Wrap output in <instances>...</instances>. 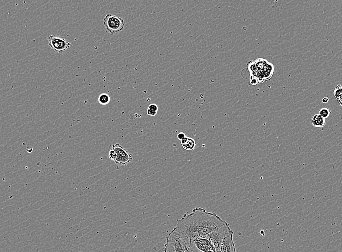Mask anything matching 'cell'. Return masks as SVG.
Returning a JSON list of instances; mask_svg holds the SVG:
<instances>
[{
  "mask_svg": "<svg viewBox=\"0 0 342 252\" xmlns=\"http://www.w3.org/2000/svg\"><path fill=\"white\" fill-rule=\"evenodd\" d=\"M258 83H263V81H265L263 78H258Z\"/></svg>",
  "mask_w": 342,
  "mask_h": 252,
  "instance_id": "22",
  "label": "cell"
},
{
  "mask_svg": "<svg viewBox=\"0 0 342 252\" xmlns=\"http://www.w3.org/2000/svg\"><path fill=\"white\" fill-rule=\"evenodd\" d=\"M49 45L52 50L57 53H62L71 48V44L64 38L50 35L48 37Z\"/></svg>",
  "mask_w": 342,
  "mask_h": 252,
  "instance_id": "7",
  "label": "cell"
},
{
  "mask_svg": "<svg viewBox=\"0 0 342 252\" xmlns=\"http://www.w3.org/2000/svg\"><path fill=\"white\" fill-rule=\"evenodd\" d=\"M98 102L101 105L108 104L110 101V97L108 94L102 93L98 97Z\"/></svg>",
  "mask_w": 342,
  "mask_h": 252,
  "instance_id": "13",
  "label": "cell"
},
{
  "mask_svg": "<svg viewBox=\"0 0 342 252\" xmlns=\"http://www.w3.org/2000/svg\"><path fill=\"white\" fill-rule=\"evenodd\" d=\"M148 109H151V110H153V111L158 112V110H159V107L155 104H151L148 106Z\"/></svg>",
  "mask_w": 342,
  "mask_h": 252,
  "instance_id": "18",
  "label": "cell"
},
{
  "mask_svg": "<svg viewBox=\"0 0 342 252\" xmlns=\"http://www.w3.org/2000/svg\"><path fill=\"white\" fill-rule=\"evenodd\" d=\"M175 229L181 239L187 244H193L200 237L198 225L192 212L177 220Z\"/></svg>",
  "mask_w": 342,
  "mask_h": 252,
  "instance_id": "2",
  "label": "cell"
},
{
  "mask_svg": "<svg viewBox=\"0 0 342 252\" xmlns=\"http://www.w3.org/2000/svg\"><path fill=\"white\" fill-rule=\"evenodd\" d=\"M111 149L114 151L116 154V158L114 162L119 166L126 165L132 160L131 154L119 144L112 145Z\"/></svg>",
  "mask_w": 342,
  "mask_h": 252,
  "instance_id": "6",
  "label": "cell"
},
{
  "mask_svg": "<svg viewBox=\"0 0 342 252\" xmlns=\"http://www.w3.org/2000/svg\"><path fill=\"white\" fill-rule=\"evenodd\" d=\"M236 252V248H234V249H231V250H228V251H224V252Z\"/></svg>",
  "mask_w": 342,
  "mask_h": 252,
  "instance_id": "23",
  "label": "cell"
},
{
  "mask_svg": "<svg viewBox=\"0 0 342 252\" xmlns=\"http://www.w3.org/2000/svg\"><path fill=\"white\" fill-rule=\"evenodd\" d=\"M186 136L185 134L184 133H180L177 135V138L181 141L182 139H183Z\"/></svg>",
  "mask_w": 342,
  "mask_h": 252,
  "instance_id": "20",
  "label": "cell"
},
{
  "mask_svg": "<svg viewBox=\"0 0 342 252\" xmlns=\"http://www.w3.org/2000/svg\"><path fill=\"white\" fill-rule=\"evenodd\" d=\"M193 243L200 252H217L211 242L205 238L198 239Z\"/></svg>",
  "mask_w": 342,
  "mask_h": 252,
  "instance_id": "8",
  "label": "cell"
},
{
  "mask_svg": "<svg viewBox=\"0 0 342 252\" xmlns=\"http://www.w3.org/2000/svg\"><path fill=\"white\" fill-rule=\"evenodd\" d=\"M157 113L158 112L151 109H148L147 110V114L150 116H155L157 114Z\"/></svg>",
  "mask_w": 342,
  "mask_h": 252,
  "instance_id": "19",
  "label": "cell"
},
{
  "mask_svg": "<svg viewBox=\"0 0 342 252\" xmlns=\"http://www.w3.org/2000/svg\"><path fill=\"white\" fill-rule=\"evenodd\" d=\"M254 62H255V65L258 71H260V70L263 71L266 65L268 63L266 60L262 58H259Z\"/></svg>",
  "mask_w": 342,
  "mask_h": 252,
  "instance_id": "11",
  "label": "cell"
},
{
  "mask_svg": "<svg viewBox=\"0 0 342 252\" xmlns=\"http://www.w3.org/2000/svg\"><path fill=\"white\" fill-rule=\"evenodd\" d=\"M263 71L273 75V73H274V67L273 64L268 62L267 64L266 65Z\"/></svg>",
  "mask_w": 342,
  "mask_h": 252,
  "instance_id": "15",
  "label": "cell"
},
{
  "mask_svg": "<svg viewBox=\"0 0 342 252\" xmlns=\"http://www.w3.org/2000/svg\"><path fill=\"white\" fill-rule=\"evenodd\" d=\"M330 113H331V111L329 108H323L320 110L318 114L325 119L329 117Z\"/></svg>",
  "mask_w": 342,
  "mask_h": 252,
  "instance_id": "14",
  "label": "cell"
},
{
  "mask_svg": "<svg viewBox=\"0 0 342 252\" xmlns=\"http://www.w3.org/2000/svg\"><path fill=\"white\" fill-rule=\"evenodd\" d=\"M334 94L337 100H338L341 106H342V88L341 84H338L336 86L334 90Z\"/></svg>",
  "mask_w": 342,
  "mask_h": 252,
  "instance_id": "12",
  "label": "cell"
},
{
  "mask_svg": "<svg viewBox=\"0 0 342 252\" xmlns=\"http://www.w3.org/2000/svg\"><path fill=\"white\" fill-rule=\"evenodd\" d=\"M312 124L316 128L324 127L326 125V121L318 114H315L312 118Z\"/></svg>",
  "mask_w": 342,
  "mask_h": 252,
  "instance_id": "10",
  "label": "cell"
},
{
  "mask_svg": "<svg viewBox=\"0 0 342 252\" xmlns=\"http://www.w3.org/2000/svg\"><path fill=\"white\" fill-rule=\"evenodd\" d=\"M103 23L111 35H115L122 31L125 25L123 18L110 14H107L104 18Z\"/></svg>",
  "mask_w": 342,
  "mask_h": 252,
  "instance_id": "5",
  "label": "cell"
},
{
  "mask_svg": "<svg viewBox=\"0 0 342 252\" xmlns=\"http://www.w3.org/2000/svg\"><path fill=\"white\" fill-rule=\"evenodd\" d=\"M192 213L197 220L200 233V237L205 238L207 235L223 226L227 223L215 213L208 212L203 208L196 207Z\"/></svg>",
  "mask_w": 342,
  "mask_h": 252,
  "instance_id": "1",
  "label": "cell"
},
{
  "mask_svg": "<svg viewBox=\"0 0 342 252\" xmlns=\"http://www.w3.org/2000/svg\"><path fill=\"white\" fill-rule=\"evenodd\" d=\"M329 101V98L328 97H325L323 99H322V103H328Z\"/></svg>",
  "mask_w": 342,
  "mask_h": 252,
  "instance_id": "21",
  "label": "cell"
},
{
  "mask_svg": "<svg viewBox=\"0 0 342 252\" xmlns=\"http://www.w3.org/2000/svg\"><path fill=\"white\" fill-rule=\"evenodd\" d=\"M248 69L250 71V73L253 72V71H256L257 70V68H256V65H255V62L254 61H250L248 63Z\"/></svg>",
  "mask_w": 342,
  "mask_h": 252,
  "instance_id": "16",
  "label": "cell"
},
{
  "mask_svg": "<svg viewBox=\"0 0 342 252\" xmlns=\"http://www.w3.org/2000/svg\"><path fill=\"white\" fill-rule=\"evenodd\" d=\"M250 82L251 84L256 85L258 83V77L257 76L250 75Z\"/></svg>",
  "mask_w": 342,
  "mask_h": 252,
  "instance_id": "17",
  "label": "cell"
},
{
  "mask_svg": "<svg viewBox=\"0 0 342 252\" xmlns=\"http://www.w3.org/2000/svg\"><path fill=\"white\" fill-rule=\"evenodd\" d=\"M181 144L183 148L186 150H193L196 147V142L192 138L186 136L180 141Z\"/></svg>",
  "mask_w": 342,
  "mask_h": 252,
  "instance_id": "9",
  "label": "cell"
},
{
  "mask_svg": "<svg viewBox=\"0 0 342 252\" xmlns=\"http://www.w3.org/2000/svg\"><path fill=\"white\" fill-rule=\"evenodd\" d=\"M164 252H185V242L182 240L175 228L166 237Z\"/></svg>",
  "mask_w": 342,
  "mask_h": 252,
  "instance_id": "3",
  "label": "cell"
},
{
  "mask_svg": "<svg viewBox=\"0 0 342 252\" xmlns=\"http://www.w3.org/2000/svg\"><path fill=\"white\" fill-rule=\"evenodd\" d=\"M231 231L229 224L227 223L220 228L207 235L205 238L211 242L217 252L224 237Z\"/></svg>",
  "mask_w": 342,
  "mask_h": 252,
  "instance_id": "4",
  "label": "cell"
}]
</instances>
